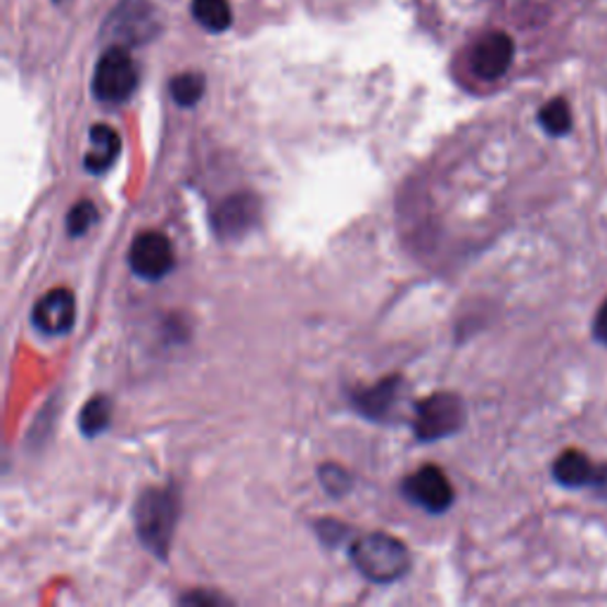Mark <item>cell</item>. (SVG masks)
<instances>
[{
  "instance_id": "obj_17",
  "label": "cell",
  "mask_w": 607,
  "mask_h": 607,
  "mask_svg": "<svg viewBox=\"0 0 607 607\" xmlns=\"http://www.w3.org/2000/svg\"><path fill=\"white\" fill-rule=\"evenodd\" d=\"M539 122L546 128V133H551V136H562V133H567L572 128V110L567 105V100L555 98L551 102H546L539 112Z\"/></svg>"
},
{
  "instance_id": "obj_2",
  "label": "cell",
  "mask_w": 607,
  "mask_h": 607,
  "mask_svg": "<svg viewBox=\"0 0 607 607\" xmlns=\"http://www.w3.org/2000/svg\"><path fill=\"white\" fill-rule=\"evenodd\" d=\"M179 520V494L173 488H153L136 503V529L150 553L167 558Z\"/></svg>"
},
{
  "instance_id": "obj_6",
  "label": "cell",
  "mask_w": 607,
  "mask_h": 607,
  "mask_svg": "<svg viewBox=\"0 0 607 607\" xmlns=\"http://www.w3.org/2000/svg\"><path fill=\"white\" fill-rule=\"evenodd\" d=\"M404 496L427 513H443L453 503V486L441 468L425 465L406 477Z\"/></svg>"
},
{
  "instance_id": "obj_1",
  "label": "cell",
  "mask_w": 607,
  "mask_h": 607,
  "mask_svg": "<svg viewBox=\"0 0 607 607\" xmlns=\"http://www.w3.org/2000/svg\"><path fill=\"white\" fill-rule=\"evenodd\" d=\"M351 560L366 580L375 584H392L408 572L411 553L404 541L394 539L384 531L361 537L351 546Z\"/></svg>"
},
{
  "instance_id": "obj_3",
  "label": "cell",
  "mask_w": 607,
  "mask_h": 607,
  "mask_svg": "<svg viewBox=\"0 0 607 607\" xmlns=\"http://www.w3.org/2000/svg\"><path fill=\"white\" fill-rule=\"evenodd\" d=\"M140 69L131 53L122 46H112L98 60L93 74V95L105 105H122L136 93Z\"/></svg>"
},
{
  "instance_id": "obj_9",
  "label": "cell",
  "mask_w": 607,
  "mask_h": 607,
  "mask_svg": "<svg viewBox=\"0 0 607 607\" xmlns=\"http://www.w3.org/2000/svg\"><path fill=\"white\" fill-rule=\"evenodd\" d=\"M259 198L251 192H238V195L228 198L226 202L218 204L214 212V231L221 238H240L259 218Z\"/></svg>"
},
{
  "instance_id": "obj_13",
  "label": "cell",
  "mask_w": 607,
  "mask_h": 607,
  "mask_svg": "<svg viewBox=\"0 0 607 607\" xmlns=\"http://www.w3.org/2000/svg\"><path fill=\"white\" fill-rule=\"evenodd\" d=\"M398 387H402V380L387 378V380H382L380 384H375V387L361 390V392L353 394V404H357V408L370 420H380V418L387 416V411L392 408Z\"/></svg>"
},
{
  "instance_id": "obj_19",
  "label": "cell",
  "mask_w": 607,
  "mask_h": 607,
  "mask_svg": "<svg viewBox=\"0 0 607 607\" xmlns=\"http://www.w3.org/2000/svg\"><path fill=\"white\" fill-rule=\"evenodd\" d=\"M321 484L328 488L333 496H345L351 486V477L339 465L321 468Z\"/></svg>"
},
{
  "instance_id": "obj_18",
  "label": "cell",
  "mask_w": 607,
  "mask_h": 607,
  "mask_svg": "<svg viewBox=\"0 0 607 607\" xmlns=\"http://www.w3.org/2000/svg\"><path fill=\"white\" fill-rule=\"evenodd\" d=\"M98 221V210L93 202H79L71 206V212L67 216V233L71 235V238H81V235L88 233V228H91Z\"/></svg>"
},
{
  "instance_id": "obj_14",
  "label": "cell",
  "mask_w": 607,
  "mask_h": 607,
  "mask_svg": "<svg viewBox=\"0 0 607 607\" xmlns=\"http://www.w3.org/2000/svg\"><path fill=\"white\" fill-rule=\"evenodd\" d=\"M190 14L204 32L221 34L233 24V10L228 0H192Z\"/></svg>"
},
{
  "instance_id": "obj_16",
  "label": "cell",
  "mask_w": 607,
  "mask_h": 607,
  "mask_svg": "<svg viewBox=\"0 0 607 607\" xmlns=\"http://www.w3.org/2000/svg\"><path fill=\"white\" fill-rule=\"evenodd\" d=\"M204 77L198 71H183L179 77H173L169 83L171 98L176 100V105L181 108H195L198 102L204 95Z\"/></svg>"
},
{
  "instance_id": "obj_5",
  "label": "cell",
  "mask_w": 607,
  "mask_h": 607,
  "mask_svg": "<svg viewBox=\"0 0 607 607\" xmlns=\"http://www.w3.org/2000/svg\"><path fill=\"white\" fill-rule=\"evenodd\" d=\"M173 245L165 233H140L128 249L131 271L143 280H161L173 271Z\"/></svg>"
},
{
  "instance_id": "obj_10",
  "label": "cell",
  "mask_w": 607,
  "mask_h": 607,
  "mask_svg": "<svg viewBox=\"0 0 607 607\" xmlns=\"http://www.w3.org/2000/svg\"><path fill=\"white\" fill-rule=\"evenodd\" d=\"M114 38H122L124 43H145L155 36V8L147 0H124V3L112 12Z\"/></svg>"
},
{
  "instance_id": "obj_15",
  "label": "cell",
  "mask_w": 607,
  "mask_h": 607,
  "mask_svg": "<svg viewBox=\"0 0 607 607\" xmlns=\"http://www.w3.org/2000/svg\"><path fill=\"white\" fill-rule=\"evenodd\" d=\"M112 420V402L108 396H93L81 411L79 427L86 437H98L105 432Z\"/></svg>"
},
{
  "instance_id": "obj_8",
  "label": "cell",
  "mask_w": 607,
  "mask_h": 607,
  "mask_svg": "<svg viewBox=\"0 0 607 607\" xmlns=\"http://www.w3.org/2000/svg\"><path fill=\"white\" fill-rule=\"evenodd\" d=\"M32 321L36 328L48 337H63L74 328L77 321V300L71 290L55 288L36 302Z\"/></svg>"
},
{
  "instance_id": "obj_4",
  "label": "cell",
  "mask_w": 607,
  "mask_h": 607,
  "mask_svg": "<svg viewBox=\"0 0 607 607\" xmlns=\"http://www.w3.org/2000/svg\"><path fill=\"white\" fill-rule=\"evenodd\" d=\"M465 423V406L461 402V396L439 392L427 396L425 402L418 404L416 411V423H413V429H416V437L420 441H435L456 435L458 429Z\"/></svg>"
},
{
  "instance_id": "obj_12",
  "label": "cell",
  "mask_w": 607,
  "mask_h": 607,
  "mask_svg": "<svg viewBox=\"0 0 607 607\" xmlns=\"http://www.w3.org/2000/svg\"><path fill=\"white\" fill-rule=\"evenodd\" d=\"M553 475L560 484L565 486H584V484H596L605 475H600V468L591 463V458L582 451H565L562 453L555 465Z\"/></svg>"
},
{
  "instance_id": "obj_11",
  "label": "cell",
  "mask_w": 607,
  "mask_h": 607,
  "mask_svg": "<svg viewBox=\"0 0 607 607\" xmlns=\"http://www.w3.org/2000/svg\"><path fill=\"white\" fill-rule=\"evenodd\" d=\"M120 153H122L120 133L108 124H98L91 128V147H88L83 167L91 173H102L114 165Z\"/></svg>"
},
{
  "instance_id": "obj_7",
  "label": "cell",
  "mask_w": 607,
  "mask_h": 607,
  "mask_svg": "<svg viewBox=\"0 0 607 607\" xmlns=\"http://www.w3.org/2000/svg\"><path fill=\"white\" fill-rule=\"evenodd\" d=\"M515 43L508 34L488 32L484 34L470 55V67L482 81H496L513 65Z\"/></svg>"
},
{
  "instance_id": "obj_20",
  "label": "cell",
  "mask_w": 607,
  "mask_h": 607,
  "mask_svg": "<svg viewBox=\"0 0 607 607\" xmlns=\"http://www.w3.org/2000/svg\"><path fill=\"white\" fill-rule=\"evenodd\" d=\"M594 333L596 337L600 339L603 345H607V300L603 302L598 316H596V323H594Z\"/></svg>"
}]
</instances>
